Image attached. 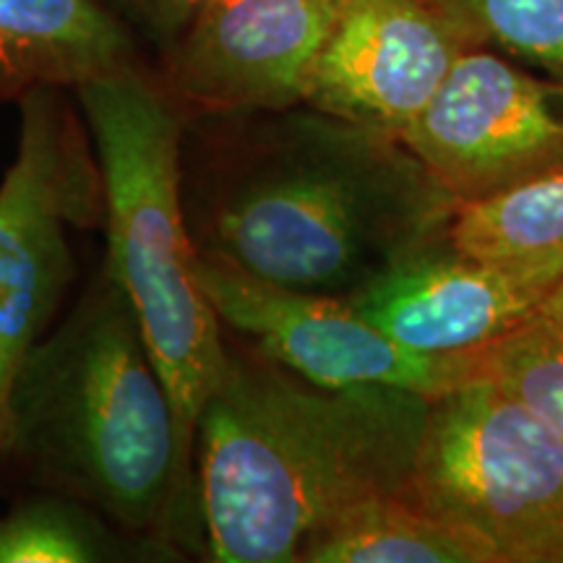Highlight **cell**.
I'll list each match as a JSON object with an SVG mask.
<instances>
[{
  "label": "cell",
  "instance_id": "1",
  "mask_svg": "<svg viewBox=\"0 0 563 563\" xmlns=\"http://www.w3.org/2000/svg\"><path fill=\"white\" fill-rule=\"evenodd\" d=\"M262 121L183 186L196 253L298 292L352 298L446 243L456 201L405 141L321 110Z\"/></svg>",
  "mask_w": 563,
  "mask_h": 563
},
{
  "label": "cell",
  "instance_id": "2",
  "mask_svg": "<svg viewBox=\"0 0 563 563\" xmlns=\"http://www.w3.org/2000/svg\"><path fill=\"white\" fill-rule=\"evenodd\" d=\"M428 399L391 386L327 389L258 350H230L194 428V483L211 561L298 563L329 519L402 496Z\"/></svg>",
  "mask_w": 563,
  "mask_h": 563
},
{
  "label": "cell",
  "instance_id": "3",
  "mask_svg": "<svg viewBox=\"0 0 563 563\" xmlns=\"http://www.w3.org/2000/svg\"><path fill=\"white\" fill-rule=\"evenodd\" d=\"M0 454L150 543L201 538L170 394L108 269L26 355Z\"/></svg>",
  "mask_w": 563,
  "mask_h": 563
},
{
  "label": "cell",
  "instance_id": "4",
  "mask_svg": "<svg viewBox=\"0 0 563 563\" xmlns=\"http://www.w3.org/2000/svg\"><path fill=\"white\" fill-rule=\"evenodd\" d=\"M102 180L108 274L118 282L170 394L180 454L228 365L222 321L199 282L183 203V118L133 68L76 87Z\"/></svg>",
  "mask_w": 563,
  "mask_h": 563
},
{
  "label": "cell",
  "instance_id": "5",
  "mask_svg": "<svg viewBox=\"0 0 563 563\" xmlns=\"http://www.w3.org/2000/svg\"><path fill=\"white\" fill-rule=\"evenodd\" d=\"M402 496L485 563L563 561V441L475 373L428 399Z\"/></svg>",
  "mask_w": 563,
  "mask_h": 563
},
{
  "label": "cell",
  "instance_id": "6",
  "mask_svg": "<svg viewBox=\"0 0 563 563\" xmlns=\"http://www.w3.org/2000/svg\"><path fill=\"white\" fill-rule=\"evenodd\" d=\"M102 220V180L55 89L21 95L19 150L0 186V449L21 365L74 277L68 230Z\"/></svg>",
  "mask_w": 563,
  "mask_h": 563
},
{
  "label": "cell",
  "instance_id": "7",
  "mask_svg": "<svg viewBox=\"0 0 563 563\" xmlns=\"http://www.w3.org/2000/svg\"><path fill=\"white\" fill-rule=\"evenodd\" d=\"M402 141L456 207L477 201L563 165V81L467 47Z\"/></svg>",
  "mask_w": 563,
  "mask_h": 563
},
{
  "label": "cell",
  "instance_id": "8",
  "mask_svg": "<svg viewBox=\"0 0 563 563\" xmlns=\"http://www.w3.org/2000/svg\"><path fill=\"white\" fill-rule=\"evenodd\" d=\"M196 269L224 327L311 384L327 389L391 386L431 399L473 376V352L407 350L347 298L266 285L201 256Z\"/></svg>",
  "mask_w": 563,
  "mask_h": 563
},
{
  "label": "cell",
  "instance_id": "9",
  "mask_svg": "<svg viewBox=\"0 0 563 563\" xmlns=\"http://www.w3.org/2000/svg\"><path fill=\"white\" fill-rule=\"evenodd\" d=\"M467 47L464 34L428 0H344L306 102L402 139Z\"/></svg>",
  "mask_w": 563,
  "mask_h": 563
},
{
  "label": "cell",
  "instance_id": "10",
  "mask_svg": "<svg viewBox=\"0 0 563 563\" xmlns=\"http://www.w3.org/2000/svg\"><path fill=\"white\" fill-rule=\"evenodd\" d=\"M344 0H211L173 55V87L211 115L302 104Z\"/></svg>",
  "mask_w": 563,
  "mask_h": 563
},
{
  "label": "cell",
  "instance_id": "11",
  "mask_svg": "<svg viewBox=\"0 0 563 563\" xmlns=\"http://www.w3.org/2000/svg\"><path fill=\"white\" fill-rule=\"evenodd\" d=\"M561 279L563 251L483 262L441 243L347 300L407 350L462 355L522 327Z\"/></svg>",
  "mask_w": 563,
  "mask_h": 563
},
{
  "label": "cell",
  "instance_id": "12",
  "mask_svg": "<svg viewBox=\"0 0 563 563\" xmlns=\"http://www.w3.org/2000/svg\"><path fill=\"white\" fill-rule=\"evenodd\" d=\"M131 68V42L97 0H0V95L79 87Z\"/></svg>",
  "mask_w": 563,
  "mask_h": 563
},
{
  "label": "cell",
  "instance_id": "13",
  "mask_svg": "<svg viewBox=\"0 0 563 563\" xmlns=\"http://www.w3.org/2000/svg\"><path fill=\"white\" fill-rule=\"evenodd\" d=\"M298 563H485V555L405 496L352 504L300 548Z\"/></svg>",
  "mask_w": 563,
  "mask_h": 563
},
{
  "label": "cell",
  "instance_id": "14",
  "mask_svg": "<svg viewBox=\"0 0 563 563\" xmlns=\"http://www.w3.org/2000/svg\"><path fill=\"white\" fill-rule=\"evenodd\" d=\"M446 245L483 262L563 251V165L460 203L449 220Z\"/></svg>",
  "mask_w": 563,
  "mask_h": 563
},
{
  "label": "cell",
  "instance_id": "15",
  "mask_svg": "<svg viewBox=\"0 0 563 563\" xmlns=\"http://www.w3.org/2000/svg\"><path fill=\"white\" fill-rule=\"evenodd\" d=\"M473 373L511 394L563 441V323L532 316L475 350Z\"/></svg>",
  "mask_w": 563,
  "mask_h": 563
},
{
  "label": "cell",
  "instance_id": "16",
  "mask_svg": "<svg viewBox=\"0 0 563 563\" xmlns=\"http://www.w3.org/2000/svg\"><path fill=\"white\" fill-rule=\"evenodd\" d=\"M470 47H498L563 81V0H428Z\"/></svg>",
  "mask_w": 563,
  "mask_h": 563
},
{
  "label": "cell",
  "instance_id": "17",
  "mask_svg": "<svg viewBox=\"0 0 563 563\" xmlns=\"http://www.w3.org/2000/svg\"><path fill=\"white\" fill-rule=\"evenodd\" d=\"M110 553L100 519L70 498H40L0 519V563H91Z\"/></svg>",
  "mask_w": 563,
  "mask_h": 563
},
{
  "label": "cell",
  "instance_id": "18",
  "mask_svg": "<svg viewBox=\"0 0 563 563\" xmlns=\"http://www.w3.org/2000/svg\"><path fill=\"white\" fill-rule=\"evenodd\" d=\"M534 316H543V319H548V321L563 323V279L553 287V292L548 295L545 302L538 308V313Z\"/></svg>",
  "mask_w": 563,
  "mask_h": 563
},
{
  "label": "cell",
  "instance_id": "19",
  "mask_svg": "<svg viewBox=\"0 0 563 563\" xmlns=\"http://www.w3.org/2000/svg\"><path fill=\"white\" fill-rule=\"evenodd\" d=\"M146 3L157 5V9L167 13H188V16H194L201 5L211 3V0H146Z\"/></svg>",
  "mask_w": 563,
  "mask_h": 563
}]
</instances>
